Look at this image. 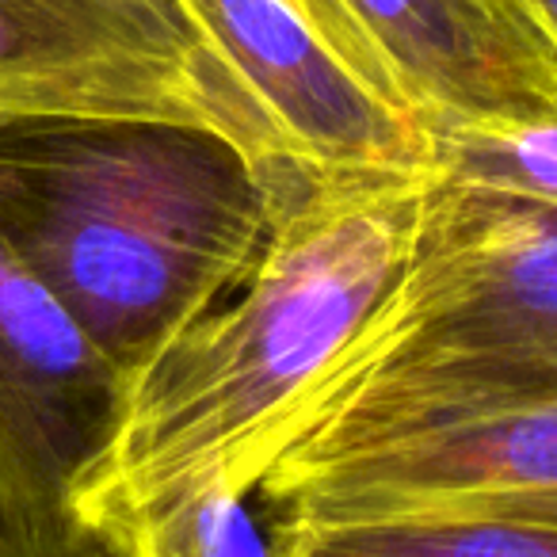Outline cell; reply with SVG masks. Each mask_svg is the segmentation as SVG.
I'll use <instances>...</instances> for the list:
<instances>
[{
    "label": "cell",
    "instance_id": "12",
    "mask_svg": "<svg viewBox=\"0 0 557 557\" xmlns=\"http://www.w3.org/2000/svg\"><path fill=\"white\" fill-rule=\"evenodd\" d=\"M0 557H115L103 542H88V546H73V549H50L39 542H27L16 527H9L0 519Z\"/></svg>",
    "mask_w": 557,
    "mask_h": 557
},
{
    "label": "cell",
    "instance_id": "8",
    "mask_svg": "<svg viewBox=\"0 0 557 557\" xmlns=\"http://www.w3.org/2000/svg\"><path fill=\"white\" fill-rule=\"evenodd\" d=\"M268 115L278 146L313 176L428 172V131L329 42L318 0H184Z\"/></svg>",
    "mask_w": 557,
    "mask_h": 557
},
{
    "label": "cell",
    "instance_id": "5",
    "mask_svg": "<svg viewBox=\"0 0 557 557\" xmlns=\"http://www.w3.org/2000/svg\"><path fill=\"white\" fill-rule=\"evenodd\" d=\"M0 119L210 131L275 191L313 180L184 0H0Z\"/></svg>",
    "mask_w": 557,
    "mask_h": 557
},
{
    "label": "cell",
    "instance_id": "1",
    "mask_svg": "<svg viewBox=\"0 0 557 557\" xmlns=\"http://www.w3.org/2000/svg\"><path fill=\"white\" fill-rule=\"evenodd\" d=\"M428 176H313L278 210L245 283L131 382L73 500L88 534L191 485L256 493L298 405L401 275Z\"/></svg>",
    "mask_w": 557,
    "mask_h": 557
},
{
    "label": "cell",
    "instance_id": "7",
    "mask_svg": "<svg viewBox=\"0 0 557 557\" xmlns=\"http://www.w3.org/2000/svg\"><path fill=\"white\" fill-rule=\"evenodd\" d=\"M329 42L424 131L557 119V47L527 0H318Z\"/></svg>",
    "mask_w": 557,
    "mask_h": 557
},
{
    "label": "cell",
    "instance_id": "11",
    "mask_svg": "<svg viewBox=\"0 0 557 557\" xmlns=\"http://www.w3.org/2000/svg\"><path fill=\"white\" fill-rule=\"evenodd\" d=\"M428 153L447 180L557 207V119L435 126Z\"/></svg>",
    "mask_w": 557,
    "mask_h": 557
},
{
    "label": "cell",
    "instance_id": "10",
    "mask_svg": "<svg viewBox=\"0 0 557 557\" xmlns=\"http://www.w3.org/2000/svg\"><path fill=\"white\" fill-rule=\"evenodd\" d=\"M96 539L115 557H275L271 534L248 511V496L225 485L169 493Z\"/></svg>",
    "mask_w": 557,
    "mask_h": 557
},
{
    "label": "cell",
    "instance_id": "4",
    "mask_svg": "<svg viewBox=\"0 0 557 557\" xmlns=\"http://www.w3.org/2000/svg\"><path fill=\"white\" fill-rule=\"evenodd\" d=\"M275 523L557 527V389L462 397L287 447L256 485Z\"/></svg>",
    "mask_w": 557,
    "mask_h": 557
},
{
    "label": "cell",
    "instance_id": "3",
    "mask_svg": "<svg viewBox=\"0 0 557 557\" xmlns=\"http://www.w3.org/2000/svg\"><path fill=\"white\" fill-rule=\"evenodd\" d=\"M542 389H557V207L432 172L401 275L275 458L344 428Z\"/></svg>",
    "mask_w": 557,
    "mask_h": 557
},
{
    "label": "cell",
    "instance_id": "2",
    "mask_svg": "<svg viewBox=\"0 0 557 557\" xmlns=\"http://www.w3.org/2000/svg\"><path fill=\"white\" fill-rule=\"evenodd\" d=\"M298 191L210 131L0 119V240L126 382L245 283Z\"/></svg>",
    "mask_w": 557,
    "mask_h": 557
},
{
    "label": "cell",
    "instance_id": "13",
    "mask_svg": "<svg viewBox=\"0 0 557 557\" xmlns=\"http://www.w3.org/2000/svg\"><path fill=\"white\" fill-rule=\"evenodd\" d=\"M527 9H531L534 24L546 32V39L557 47V0H527Z\"/></svg>",
    "mask_w": 557,
    "mask_h": 557
},
{
    "label": "cell",
    "instance_id": "6",
    "mask_svg": "<svg viewBox=\"0 0 557 557\" xmlns=\"http://www.w3.org/2000/svg\"><path fill=\"white\" fill-rule=\"evenodd\" d=\"M126 389V374L0 240V519L27 542H100L73 500L115 435Z\"/></svg>",
    "mask_w": 557,
    "mask_h": 557
},
{
    "label": "cell",
    "instance_id": "9",
    "mask_svg": "<svg viewBox=\"0 0 557 557\" xmlns=\"http://www.w3.org/2000/svg\"><path fill=\"white\" fill-rule=\"evenodd\" d=\"M275 557H557V527L348 523L271 527Z\"/></svg>",
    "mask_w": 557,
    "mask_h": 557
}]
</instances>
